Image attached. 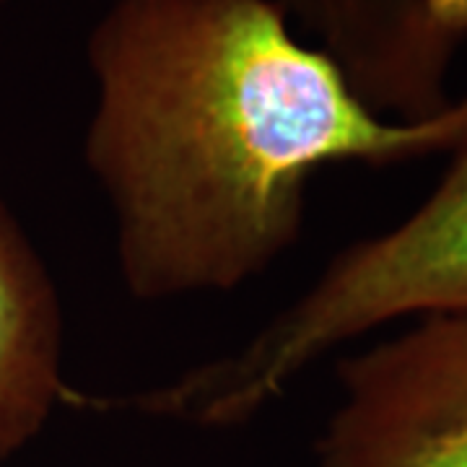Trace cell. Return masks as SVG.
I'll return each mask as SVG.
<instances>
[{"instance_id":"6da1fadb","label":"cell","mask_w":467,"mask_h":467,"mask_svg":"<svg viewBox=\"0 0 467 467\" xmlns=\"http://www.w3.org/2000/svg\"><path fill=\"white\" fill-rule=\"evenodd\" d=\"M84 161L138 301L232 294L299 244L317 169L450 153L467 99L426 122L368 109L278 0H112L86 39Z\"/></svg>"},{"instance_id":"7a4b0ae2","label":"cell","mask_w":467,"mask_h":467,"mask_svg":"<svg viewBox=\"0 0 467 467\" xmlns=\"http://www.w3.org/2000/svg\"><path fill=\"white\" fill-rule=\"evenodd\" d=\"M457 309H467V133L408 216L337 252L242 346L177 374L174 400L201 429H232L356 337Z\"/></svg>"},{"instance_id":"3957f363","label":"cell","mask_w":467,"mask_h":467,"mask_svg":"<svg viewBox=\"0 0 467 467\" xmlns=\"http://www.w3.org/2000/svg\"><path fill=\"white\" fill-rule=\"evenodd\" d=\"M337 387L317 467H467V309L343 358Z\"/></svg>"},{"instance_id":"277c9868","label":"cell","mask_w":467,"mask_h":467,"mask_svg":"<svg viewBox=\"0 0 467 467\" xmlns=\"http://www.w3.org/2000/svg\"><path fill=\"white\" fill-rule=\"evenodd\" d=\"M317 39L358 99L398 122L451 104L450 73L467 45V0H278Z\"/></svg>"},{"instance_id":"5b68a950","label":"cell","mask_w":467,"mask_h":467,"mask_svg":"<svg viewBox=\"0 0 467 467\" xmlns=\"http://www.w3.org/2000/svg\"><path fill=\"white\" fill-rule=\"evenodd\" d=\"M70 398L57 285L0 198V465L26 450Z\"/></svg>"},{"instance_id":"8992f818","label":"cell","mask_w":467,"mask_h":467,"mask_svg":"<svg viewBox=\"0 0 467 467\" xmlns=\"http://www.w3.org/2000/svg\"><path fill=\"white\" fill-rule=\"evenodd\" d=\"M5 3H8V0H0V5H5Z\"/></svg>"}]
</instances>
